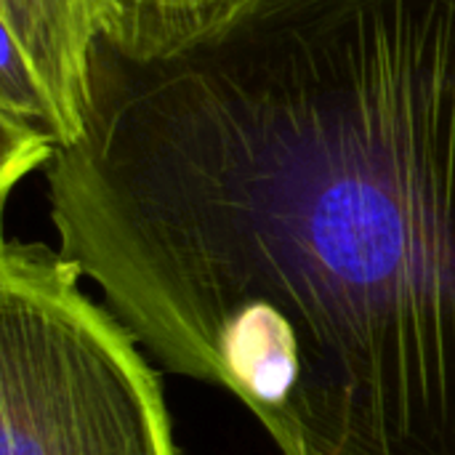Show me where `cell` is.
<instances>
[{
  "label": "cell",
  "instance_id": "obj_4",
  "mask_svg": "<svg viewBox=\"0 0 455 455\" xmlns=\"http://www.w3.org/2000/svg\"><path fill=\"white\" fill-rule=\"evenodd\" d=\"M67 144L64 120L21 48L3 32L0 53V192L3 200L19 179L45 168Z\"/></svg>",
  "mask_w": 455,
  "mask_h": 455
},
{
  "label": "cell",
  "instance_id": "obj_1",
  "mask_svg": "<svg viewBox=\"0 0 455 455\" xmlns=\"http://www.w3.org/2000/svg\"><path fill=\"white\" fill-rule=\"evenodd\" d=\"M59 251L283 455H455V0H251L101 35L45 165Z\"/></svg>",
  "mask_w": 455,
  "mask_h": 455
},
{
  "label": "cell",
  "instance_id": "obj_3",
  "mask_svg": "<svg viewBox=\"0 0 455 455\" xmlns=\"http://www.w3.org/2000/svg\"><path fill=\"white\" fill-rule=\"evenodd\" d=\"M0 29L32 61L48 88L69 147L85 123L91 53L101 35L99 0H0ZM61 147V149H64Z\"/></svg>",
  "mask_w": 455,
  "mask_h": 455
},
{
  "label": "cell",
  "instance_id": "obj_2",
  "mask_svg": "<svg viewBox=\"0 0 455 455\" xmlns=\"http://www.w3.org/2000/svg\"><path fill=\"white\" fill-rule=\"evenodd\" d=\"M56 248L0 251V455H176L157 373Z\"/></svg>",
  "mask_w": 455,
  "mask_h": 455
},
{
  "label": "cell",
  "instance_id": "obj_5",
  "mask_svg": "<svg viewBox=\"0 0 455 455\" xmlns=\"http://www.w3.org/2000/svg\"><path fill=\"white\" fill-rule=\"evenodd\" d=\"M101 37L131 59L176 53L227 24L251 0H99Z\"/></svg>",
  "mask_w": 455,
  "mask_h": 455
}]
</instances>
